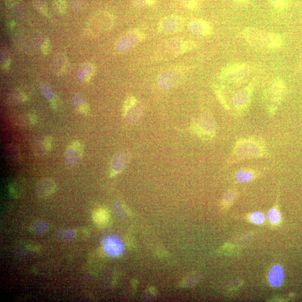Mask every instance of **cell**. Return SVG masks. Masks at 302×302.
<instances>
[{"mask_svg": "<svg viewBox=\"0 0 302 302\" xmlns=\"http://www.w3.org/2000/svg\"><path fill=\"white\" fill-rule=\"evenodd\" d=\"M231 1L239 3H246L249 2L250 0H231Z\"/></svg>", "mask_w": 302, "mask_h": 302, "instance_id": "31", "label": "cell"}, {"mask_svg": "<svg viewBox=\"0 0 302 302\" xmlns=\"http://www.w3.org/2000/svg\"><path fill=\"white\" fill-rule=\"evenodd\" d=\"M56 185L54 181L50 179L40 180L36 185V192L41 197H46L54 192Z\"/></svg>", "mask_w": 302, "mask_h": 302, "instance_id": "15", "label": "cell"}, {"mask_svg": "<svg viewBox=\"0 0 302 302\" xmlns=\"http://www.w3.org/2000/svg\"><path fill=\"white\" fill-rule=\"evenodd\" d=\"M50 50V45L48 40H46L43 45V51L45 54H48Z\"/></svg>", "mask_w": 302, "mask_h": 302, "instance_id": "29", "label": "cell"}, {"mask_svg": "<svg viewBox=\"0 0 302 302\" xmlns=\"http://www.w3.org/2000/svg\"><path fill=\"white\" fill-rule=\"evenodd\" d=\"M147 5L153 6L155 4V0H146Z\"/></svg>", "mask_w": 302, "mask_h": 302, "instance_id": "30", "label": "cell"}, {"mask_svg": "<svg viewBox=\"0 0 302 302\" xmlns=\"http://www.w3.org/2000/svg\"><path fill=\"white\" fill-rule=\"evenodd\" d=\"M235 198V194L234 192L227 193L224 197V201L225 202H232Z\"/></svg>", "mask_w": 302, "mask_h": 302, "instance_id": "27", "label": "cell"}, {"mask_svg": "<svg viewBox=\"0 0 302 302\" xmlns=\"http://www.w3.org/2000/svg\"><path fill=\"white\" fill-rule=\"evenodd\" d=\"M57 7L60 12H64V11H66V3L63 0H59L57 2Z\"/></svg>", "mask_w": 302, "mask_h": 302, "instance_id": "26", "label": "cell"}, {"mask_svg": "<svg viewBox=\"0 0 302 302\" xmlns=\"http://www.w3.org/2000/svg\"><path fill=\"white\" fill-rule=\"evenodd\" d=\"M48 229V225L43 222H37L32 227V230L36 232V234H43V232L47 231Z\"/></svg>", "mask_w": 302, "mask_h": 302, "instance_id": "24", "label": "cell"}, {"mask_svg": "<svg viewBox=\"0 0 302 302\" xmlns=\"http://www.w3.org/2000/svg\"><path fill=\"white\" fill-rule=\"evenodd\" d=\"M253 86L250 84L237 92L234 96L233 103L237 110H245L249 106L253 95Z\"/></svg>", "mask_w": 302, "mask_h": 302, "instance_id": "8", "label": "cell"}, {"mask_svg": "<svg viewBox=\"0 0 302 302\" xmlns=\"http://www.w3.org/2000/svg\"><path fill=\"white\" fill-rule=\"evenodd\" d=\"M284 278V269L280 265H276L269 273L268 280L272 286L279 287L283 284Z\"/></svg>", "mask_w": 302, "mask_h": 302, "instance_id": "16", "label": "cell"}, {"mask_svg": "<svg viewBox=\"0 0 302 302\" xmlns=\"http://www.w3.org/2000/svg\"><path fill=\"white\" fill-rule=\"evenodd\" d=\"M264 147L255 139H241L236 143L232 156L236 161L263 157L266 153Z\"/></svg>", "mask_w": 302, "mask_h": 302, "instance_id": "2", "label": "cell"}, {"mask_svg": "<svg viewBox=\"0 0 302 302\" xmlns=\"http://www.w3.org/2000/svg\"><path fill=\"white\" fill-rule=\"evenodd\" d=\"M129 160L130 155L128 152L118 153L111 162V174L114 176L122 171L128 164Z\"/></svg>", "mask_w": 302, "mask_h": 302, "instance_id": "12", "label": "cell"}, {"mask_svg": "<svg viewBox=\"0 0 302 302\" xmlns=\"http://www.w3.org/2000/svg\"><path fill=\"white\" fill-rule=\"evenodd\" d=\"M184 71L182 68L176 67L165 71L159 77V86L162 89L168 90L178 86L183 80Z\"/></svg>", "mask_w": 302, "mask_h": 302, "instance_id": "6", "label": "cell"}, {"mask_svg": "<svg viewBox=\"0 0 302 302\" xmlns=\"http://www.w3.org/2000/svg\"><path fill=\"white\" fill-rule=\"evenodd\" d=\"M183 27L182 18L178 16H169L164 18L160 21L159 30L165 33H174L181 30Z\"/></svg>", "mask_w": 302, "mask_h": 302, "instance_id": "9", "label": "cell"}, {"mask_svg": "<svg viewBox=\"0 0 302 302\" xmlns=\"http://www.w3.org/2000/svg\"><path fill=\"white\" fill-rule=\"evenodd\" d=\"M105 252L110 256L117 257L123 252V245L121 241L115 237H109L104 243Z\"/></svg>", "mask_w": 302, "mask_h": 302, "instance_id": "14", "label": "cell"}, {"mask_svg": "<svg viewBox=\"0 0 302 302\" xmlns=\"http://www.w3.org/2000/svg\"><path fill=\"white\" fill-rule=\"evenodd\" d=\"M59 234L63 235L62 239L66 240H71L74 237V233L73 232L69 230H63L62 232L60 231Z\"/></svg>", "mask_w": 302, "mask_h": 302, "instance_id": "25", "label": "cell"}, {"mask_svg": "<svg viewBox=\"0 0 302 302\" xmlns=\"http://www.w3.org/2000/svg\"><path fill=\"white\" fill-rule=\"evenodd\" d=\"M250 73L248 64L237 63L228 65L222 69L221 78L222 80L234 83H241L247 80Z\"/></svg>", "mask_w": 302, "mask_h": 302, "instance_id": "4", "label": "cell"}, {"mask_svg": "<svg viewBox=\"0 0 302 302\" xmlns=\"http://www.w3.org/2000/svg\"><path fill=\"white\" fill-rule=\"evenodd\" d=\"M52 138L48 137L38 138L34 142V150L38 154H45L52 148Z\"/></svg>", "mask_w": 302, "mask_h": 302, "instance_id": "17", "label": "cell"}, {"mask_svg": "<svg viewBox=\"0 0 302 302\" xmlns=\"http://www.w3.org/2000/svg\"><path fill=\"white\" fill-rule=\"evenodd\" d=\"M243 35L248 43L259 49L276 50L280 48L283 44L281 35L256 27H246L243 31Z\"/></svg>", "mask_w": 302, "mask_h": 302, "instance_id": "1", "label": "cell"}, {"mask_svg": "<svg viewBox=\"0 0 302 302\" xmlns=\"http://www.w3.org/2000/svg\"><path fill=\"white\" fill-rule=\"evenodd\" d=\"M189 29L195 35L208 36L212 33L213 28L208 21L201 19L195 20L190 23Z\"/></svg>", "mask_w": 302, "mask_h": 302, "instance_id": "13", "label": "cell"}, {"mask_svg": "<svg viewBox=\"0 0 302 302\" xmlns=\"http://www.w3.org/2000/svg\"><path fill=\"white\" fill-rule=\"evenodd\" d=\"M250 221L255 225H262L266 220V217L262 212H256L251 215L250 217Z\"/></svg>", "mask_w": 302, "mask_h": 302, "instance_id": "22", "label": "cell"}, {"mask_svg": "<svg viewBox=\"0 0 302 302\" xmlns=\"http://www.w3.org/2000/svg\"><path fill=\"white\" fill-rule=\"evenodd\" d=\"M83 155V147L79 142H73L68 146L66 152V162L69 167L77 165Z\"/></svg>", "mask_w": 302, "mask_h": 302, "instance_id": "11", "label": "cell"}, {"mask_svg": "<svg viewBox=\"0 0 302 302\" xmlns=\"http://www.w3.org/2000/svg\"><path fill=\"white\" fill-rule=\"evenodd\" d=\"M184 6L190 10H196L200 5V0H183Z\"/></svg>", "mask_w": 302, "mask_h": 302, "instance_id": "23", "label": "cell"}, {"mask_svg": "<svg viewBox=\"0 0 302 302\" xmlns=\"http://www.w3.org/2000/svg\"><path fill=\"white\" fill-rule=\"evenodd\" d=\"M285 85L281 79H276L273 82L269 90V95L271 98V110L272 112L276 110L277 106L282 99L285 92Z\"/></svg>", "mask_w": 302, "mask_h": 302, "instance_id": "10", "label": "cell"}, {"mask_svg": "<svg viewBox=\"0 0 302 302\" xmlns=\"http://www.w3.org/2000/svg\"><path fill=\"white\" fill-rule=\"evenodd\" d=\"M134 5L137 7H143L147 5L146 0H132Z\"/></svg>", "mask_w": 302, "mask_h": 302, "instance_id": "28", "label": "cell"}, {"mask_svg": "<svg viewBox=\"0 0 302 302\" xmlns=\"http://www.w3.org/2000/svg\"><path fill=\"white\" fill-rule=\"evenodd\" d=\"M196 42L192 40H171L158 50L157 57L162 59L177 57L192 50L196 48Z\"/></svg>", "mask_w": 302, "mask_h": 302, "instance_id": "3", "label": "cell"}, {"mask_svg": "<svg viewBox=\"0 0 302 302\" xmlns=\"http://www.w3.org/2000/svg\"><path fill=\"white\" fill-rule=\"evenodd\" d=\"M269 221L273 224H278L281 221V216L276 208H272L268 213Z\"/></svg>", "mask_w": 302, "mask_h": 302, "instance_id": "21", "label": "cell"}, {"mask_svg": "<svg viewBox=\"0 0 302 302\" xmlns=\"http://www.w3.org/2000/svg\"><path fill=\"white\" fill-rule=\"evenodd\" d=\"M92 218L96 224L100 227H105L109 222L110 215L106 210L99 209L93 214Z\"/></svg>", "mask_w": 302, "mask_h": 302, "instance_id": "18", "label": "cell"}, {"mask_svg": "<svg viewBox=\"0 0 302 302\" xmlns=\"http://www.w3.org/2000/svg\"><path fill=\"white\" fill-rule=\"evenodd\" d=\"M254 176L253 171L249 170H241L236 173L235 178L240 183H247L252 181Z\"/></svg>", "mask_w": 302, "mask_h": 302, "instance_id": "19", "label": "cell"}, {"mask_svg": "<svg viewBox=\"0 0 302 302\" xmlns=\"http://www.w3.org/2000/svg\"><path fill=\"white\" fill-rule=\"evenodd\" d=\"M142 106L135 97L131 96L125 100L123 106V115L130 123H135L141 117Z\"/></svg>", "mask_w": 302, "mask_h": 302, "instance_id": "7", "label": "cell"}, {"mask_svg": "<svg viewBox=\"0 0 302 302\" xmlns=\"http://www.w3.org/2000/svg\"><path fill=\"white\" fill-rule=\"evenodd\" d=\"M192 129L197 135L205 140L215 136L216 125L210 115H202L197 119L192 124Z\"/></svg>", "mask_w": 302, "mask_h": 302, "instance_id": "5", "label": "cell"}, {"mask_svg": "<svg viewBox=\"0 0 302 302\" xmlns=\"http://www.w3.org/2000/svg\"><path fill=\"white\" fill-rule=\"evenodd\" d=\"M268 1L278 11L286 10L291 4V0H268Z\"/></svg>", "mask_w": 302, "mask_h": 302, "instance_id": "20", "label": "cell"}]
</instances>
